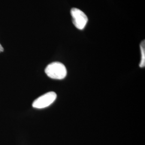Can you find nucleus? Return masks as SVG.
Here are the masks:
<instances>
[{"instance_id":"obj_1","label":"nucleus","mask_w":145,"mask_h":145,"mask_svg":"<svg viewBox=\"0 0 145 145\" xmlns=\"http://www.w3.org/2000/svg\"><path fill=\"white\" fill-rule=\"evenodd\" d=\"M45 72L49 78L56 80H62L67 76V69L61 62H54L47 65Z\"/></svg>"},{"instance_id":"obj_2","label":"nucleus","mask_w":145,"mask_h":145,"mask_svg":"<svg viewBox=\"0 0 145 145\" xmlns=\"http://www.w3.org/2000/svg\"><path fill=\"white\" fill-rule=\"evenodd\" d=\"M56 93L50 91L37 99L32 103V106L36 109H44L51 105L57 99Z\"/></svg>"},{"instance_id":"obj_3","label":"nucleus","mask_w":145,"mask_h":145,"mask_svg":"<svg viewBox=\"0 0 145 145\" xmlns=\"http://www.w3.org/2000/svg\"><path fill=\"white\" fill-rule=\"evenodd\" d=\"M72 23L79 30H83L88 22V17L82 11L76 8H73L71 11Z\"/></svg>"},{"instance_id":"obj_4","label":"nucleus","mask_w":145,"mask_h":145,"mask_svg":"<svg viewBox=\"0 0 145 145\" xmlns=\"http://www.w3.org/2000/svg\"><path fill=\"white\" fill-rule=\"evenodd\" d=\"M140 50L141 53V59L140 61V67L144 68L145 66V40L141 42L140 44Z\"/></svg>"},{"instance_id":"obj_5","label":"nucleus","mask_w":145,"mask_h":145,"mask_svg":"<svg viewBox=\"0 0 145 145\" xmlns=\"http://www.w3.org/2000/svg\"><path fill=\"white\" fill-rule=\"evenodd\" d=\"M3 51H4V49L3 47L2 46V45L0 44V52H3Z\"/></svg>"}]
</instances>
